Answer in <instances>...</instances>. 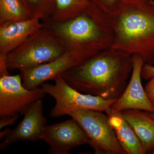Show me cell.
<instances>
[{"label":"cell","instance_id":"obj_1","mask_svg":"<svg viewBox=\"0 0 154 154\" xmlns=\"http://www.w3.org/2000/svg\"><path fill=\"white\" fill-rule=\"evenodd\" d=\"M132 55L110 48L96 54L62 76L79 92L105 99L117 100L132 71Z\"/></svg>","mask_w":154,"mask_h":154},{"label":"cell","instance_id":"obj_2","mask_svg":"<svg viewBox=\"0 0 154 154\" xmlns=\"http://www.w3.org/2000/svg\"><path fill=\"white\" fill-rule=\"evenodd\" d=\"M107 15L114 33L111 48L154 65V0H123Z\"/></svg>","mask_w":154,"mask_h":154},{"label":"cell","instance_id":"obj_3","mask_svg":"<svg viewBox=\"0 0 154 154\" xmlns=\"http://www.w3.org/2000/svg\"><path fill=\"white\" fill-rule=\"evenodd\" d=\"M66 51H76L91 57L112 47L114 31L107 13L93 0L79 14L63 22H43Z\"/></svg>","mask_w":154,"mask_h":154},{"label":"cell","instance_id":"obj_4","mask_svg":"<svg viewBox=\"0 0 154 154\" xmlns=\"http://www.w3.org/2000/svg\"><path fill=\"white\" fill-rule=\"evenodd\" d=\"M66 52L51 30L43 23L40 29L9 53L7 66L11 70L30 69L55 60Z\"/></svg>","mask_w":154,"mask_h":154},{"label":"cell","instance_id":"obj_5","mask_svg":"<svg viewBox=\"0 0 154 154\" xmlns=\"http://www.w3.org/2000/svg\"><path fill=\"white\" fill-rule=\"evenodd\" d=\"M54 81V85L45 82L41 85L46 94L55 99V106L50 113L52 118L68 115L71 112L80 110L105 112L117 100H107L99 96L81 94L69 85L62 76Z\"/></svg>","mask_w":154,"mask_h":154},{"label":"cell","instance_id":"obj_6","mask_svg":"<svg viewBox=\"0 0 154 154\" xmlns=\"http://www.w3.org/2000/svg\"><path fill=\"white\" fill-rule=\"evenodd\" d=\"M86 132L96 154H127L119 142L107 114L102 111L80 110L69 114Z\"/></svg>","mask_w":154,"mask_h":154},{"label":"cell","instance_id":"obj_7","mask_svg":"<svg viewBox=\"0 0 154 154\" xmlns=\"http://www.w3.org/2000/svg\"><path fill=\"white\" fill-rule=\"evenodd\" d=\"M45 94L42 88H24L19 74L0 77V117L24 115L30 104L43 99Z\"/></svg>","mask_w":154,"mask_h":154},{"label":"cell","instance_id":"obj_8","mask_svg":"<svg viewBox=\"0 0 154 154\" xmlns=\"http://www.w3.org/2000/svg\"><path fill=\"white\" fill-rule=\"evenodd\" d=\"M91 57L76 51H67L50 62L20 71L22 85L31 90L39 88L48 80H54L70 69L74 68Z\"/></svg>","mask_w":154,"mask_h":154},{"label":"cell","instance_id":"obj_9","mask_svg":"<svg viewBox=\"0 0 154 154\" xmlns=\"http://www.w3.org/2000/svg\"><path fill=\"white\" fill-rule=\"evenodd\" d=\"M24 118L14 129L7 128L0 132V149H4L18 141L36 142L42 140L43 129L47 121L43 113L41 99L30 104L24 115Z\"/></svg>","mask_w":154,"mask_h":154},{"label":"cell","instance_id":"obj_10","mask_svg":"<svg viewBox=\"0 0 154 154\" xmlns=\"http://www.w3.org/2000/svg\"><path fill=\"white\" fill-rule=\"evenodd\" d=\"M42 140L50 146L49 153L52 154H68L73 148L89 143L86 132L72 118L60 123L45 125Z\"/></svg>","mask_w":154,"mask_h":154},{"label":"cell","instance_id":"obj_11","mask_svg":"<svg viewBox=\"0 0 154 154\" xmlns=\"http://www.w3.org/2000/svg\"><path fill=\"white\" fill-rule=\"evenodd\" d=\"M133 69L129 82L121 96L110 106L113 111L125 110H143L154 113V107L150 102L141 83V71L144 64L137 54L132 55Z\"/></svg>","mask_w":154,"mask_h":154},{"label":"cell","instance_id":"obj_12","mask_svg":"<svg viewBox=\"0 0 154 154\" xmlns=\"http://www.w3.org/2000/svg\"><path fill=\"white\" fill-rule=\"evenodd\" d=\"M36 18L0 23V54L8 55L43 26Z\"/></svg>","mask_w":154,"mask_h":154},{"label":"cell","instance_id":"obj_13","mask_svg":"<svg viewBox=\"0 0 154 154\" xmlns=\"http://www.w3.org/2000/svg\"><path fill=\"white\" fill-rule=\"evenodd\" d=\"M105 112L119 142L127 154L146 153L140 140L121 111H113L110 108Z\"/></svg>","mask_w":154,"mask_h":154},{"label":"cell","instance_id":"obj_14","mask_svg":"<svg viewBox=\"0 0 154 154\" xmlns=\"http://www.w3.org/2000/svg\"><path fill=\"white\" fill-rule=\"evenodd\" d=\"M121 112L140 140L146 153L153 150L154 118L143 110H125Z\"/></svg>","mask_w":154,"mask_h":154},{"label":"cell","instance_id":"obj_15","mask_svg":"<svg viewBox=\"0 0 154 154\" xmlns=\"http://www.w3.org/2000/svg\"><path fill=\"white\" fill-rule=\"evenodd\" d=\"M93 0H55L51 21L63 22L73 18L87 8Z\"/></svg>","mask_w":154,"mask_h":154},{"label":"cell","instance_id":"obj_16","mask_svg":"<svg viewBox=\"0 0 154 154\" xmlns=\"http://www.w3.org/2000/svg\"><path fill=\"white\" fill-rule=\"evenodd\" d=\"M30 18L49 21L55 10V0H20Z\"/></svg>","mask_w":154,"mask_h":154},{"label":"cell","instance_id":"obj_17","mask_svg":"<svg viewBox=\"0 0 154 154\" xmlns=\"http://www.w3.org/2000/svg\"><path fill=\"white\" fill-rule=\"evenodd\" d=\"M30 18L20 0H0V23Z\"/></svg>","mask_w":154,"mask_h":154},{"label":"cell","instance_id":"obj_18","mask_svg":"<svg viewBox=\"0 0 154 154\" xmlns=\"http://www.w3.org/2000/svg\"><path fill=\"white\" fill-rule=\"evenodd\" d=\"M98 6L106 13L113 11L123 0H94Z\"/></svg>","mask_w":154,"mask_h":154},{"label":"cell","instance_id":"obj_19","mask_svg":"<svg viewBox=\"0 0 154 154\" xmlns=\"http://www.w3.org/2000/svg\"><path fill=\"white\" fill-rule=\"evenodd\" d=\"M19 114L14 116H8L1 117L0 119V129H2L5 127L12 125L17 121L19 116Z\"/></svg>","mask_w":154,"mask_h":154},{"label":"cell","instance_id":"obj_20","mask_svg":"<svg viewBox=\"0 0 154 154\" xmlns=\"http://www.w3.org/2000/svg\"><path fill=\"white\" fill-rule=\"evenodd\" d=\"M141 77L143 79H150L154 77V65H150L144 63L141 71Z\"/></svg>","mask_w":154,"mask_h":154},{"label":"cell","instance_id":"obj_21","mask_svg":"<svg viewBox=\"0 0 154 154\" xmlns=\"http://www.w3.org/2000/svg\"><path fill=\"white\" fill-rule=\"evenodd\" d=\"M145 91L150 102L154 107V77L151 79L146 84L145 88Z\"/></svg>","mask_w":154,"mask_h":154},{"label":"cell","instance_id":"obj_22","mask_svg":"<svg viewBox=\"0 0 154 154\" xmlns=\"http://www.w3.org/2000/svg\"><path fill=\"white\" fill-rule=\"evenodd\" d=\"M149 113L150 115L153 118H154V113Z\"/></svg>","mask_w":154,"mask_h":154},{"label":"cell","instance_id":"obj_23","mask_svg":"<svg viewBox=\"0 0 154 154\" xmlns=\"http://www.w3.org/2000/svg\"><path fill=\"white\" fill-rule=\"evenodd\" d=\"M152 154H154V149L152 151Z\"/></svg>","mask_w":154,"mask_h":154}]
</instances>
